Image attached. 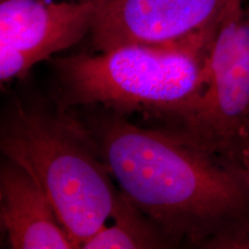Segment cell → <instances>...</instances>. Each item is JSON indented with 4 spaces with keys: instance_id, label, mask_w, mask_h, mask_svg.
<instances>
[{
    "instance_id": "6da1fadb",
    "label": "cell",
    "mask_w": 249,
    "mask_h": 249,
    "mask_svg": "<svg viewBox=\"0 0 249 249\" xmlns=\"http://www.w3.org/2000/svg\"><path fill=\"white\" fill-rule=\"evenodd\" d=\"M76 120L120 191L170 241L200 246L249 216L240 167L196 145L181 132L150 129L103 107H82Z\"/></svg>"
},
{
    "instance_id": "7a4b0ae2",
    "label": "cell",
    "mask_w": 249,
    "mask_h": 249,
    "mask_svg": "<svg viewBox=\"0 0 249 249\" xmlns=\"http://www.w3.org/2000/svg\"><path fill=\"white\" fill-rule=\"evenodd\" d=\"M213 38L181 46L128 44L55 59L59 107L62 113L82 107L123 116L140 112L180 123L204 91Z\"/></svg>"
},
{
    "instance_id": "3957f363",
    "label": "cell",
    "mask_w": 249,
    "mask_h": 249,
    "mask_svg": "<svg viewBox=\"0 0 249 249\" xmlns=\"http://www.w3.org/2000/svg\"><path fill=\"white\" fill-rule=\"evenodd\" d=\"M0 147L42 188L79 248L111 217L118 191L75 119L18 107L2 127Z\"/></svg>"
},
{
    "instance_id": "277c9868",
    "label": "cell",
    "mask_w": 249,
    "mask_h": 249,
    "mask_svg": "<svg viewBox=\"0 0 249 249\" xmlns=\"http://www.w3.org/2000/svg\"><path fill=\"white\" fill-rule=\"evenodd\" d=\"M180 124V132L196 145L236 165L249 127V8L244 0H235L220 21L204 91Z\"/></svg>"
},
{
    "instance_id": "5b68a950",
    "label": "cell",
    "mask_w": 249,
    "mask_h": 249,
    "mask_svg": "<svg viewBox=\"0 0 249 249\" xmlns=\"http://www.w3.org/2000/svg\"><path fill=\"white\" fill-rule=\"evenodd\" d=\"M235 0H105L90 37L95 50L181 46L213 39Z\"/></svg>"
},
{
    "instance_id": "8992f818",
    "label": "cell",
    "mask_w": 249,
    "mask_h": 249,
    "mask_svg": "<svg viewBox=\"0 0 249 249\" xmlns=\"http://www.w3.org/2000/svg\"><path fill=\"white\" fill-rule=\"evenodd\" d=\"M105 0H0V81L22 79L36 64L91 33Z\"/></svg>"
},
{
    "instance_id": "52a82bcc",
    "label": "cell",
    "mask_w": 249,
    "mask_h": 249,
    "mask_svg": "<svg viewBox=\"0 0 249 249\" xmlns=\"http://www.w3.org/2000/svg\"><path fill=\"white\" fill-rule=\"evenodd\" d=\"M0 219L14 249L79 248L42 188L7 158L0 169Z\"/></svg>"
},
{
    "instance_id": "ba28073f",
    "label": "cell",
    "mask_w": 249,
    "mask_h": 249,
    "mask_svg": "<svg viewBox=\"0 0 249 249\" xmlns=\"http://www.w3.org/2000/svg\"><path fill=\"white\" fill-rule=\"evenodd\" d=\"M111 217L113 224L103 226L88 240L83 249H151L169 247L171 241L148 216L121 191H118Z\"/></svg>"
},
{
    "instance_id": "9c48e42d",
    "label": "cell",
    "mask_w": 249,
    "mask_h": 249,
    "mask_svg": "<svg viewBox=\"0 0 249 249\" xmlns=\"http://www.w3.org/2000/svg\"><path fill=\"white\" fill-rule=\"evenodd\" d=\"M209 249H249V216L239 218L200 245Z\"/></svg>"
},
{
    "instance_id": "30bf717a",
    "label": "cell",
    "mask_w": 249,
    "mask_h": 249,
    "mask_svg": "<svg viewBox=\"0 0 249 249\" xmlns=\"http://www.w3.org/2000/svg\"><path fill=\"white\" fill-rule=\"evenodd\" d=\"M236 165L240 167L249 187V127L242 139L240 148H239L238 156H236Z\"/></svg>"
}]
</instances>
